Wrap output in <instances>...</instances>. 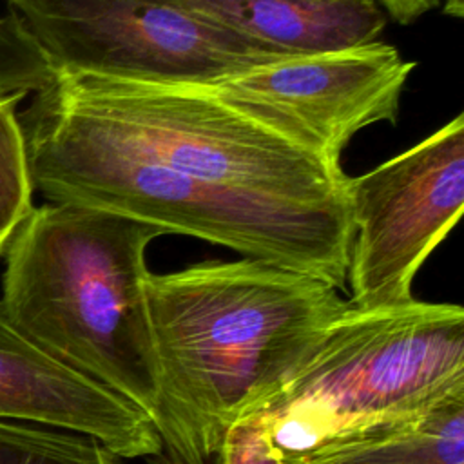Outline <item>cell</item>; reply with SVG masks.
I'll list each match as a JSON object with an SVG mask.
<instances>
[{
  "mask_svg": "<svg viewBox=\"0 0 464 464\" xmlns=\"http://www.w3.org/2000/svg\"><path fill=\"white\" fill-rule=\"evenodd\" d=\"M350 308L332 285L261 259L149 274L161 401L150 464H207L232 424L279 393Z\"/></svg>",
  "mask_w": 464,
  "mask_h": 464,
  "instance_id": "1",
  "label": "cell"
},
{
  "mask_svg": "<svg viewBox=\"0 0 464 464\" xmlns=\"http://www.w3.org/2000/svg\"><path fill=\"white\" fill-rule=\"evenodd\" d=\"M158 236L120 214L45 203L7 245L0 303L33 344L134 404L160 433L145 261Z\"/></svg>",
  "mask_w": 464,
  "mask_h": 464,
  "instance_id": "2",
  "label": "cell"
},
{
  "mask_svg": "<svg viewBox=\"0 0 464 464\" xmlns=\"http://www.w3.org/2000/svg\"><path fill=\"white\" fill-rule=\"evenodd\" d=\"M18 120L24 130L143 158L198 181L350 214L341 165L214 85L56 72Z\"/></svg>",
  "mask_w": 464,
  "mask_h": 464,
  "instance_id": "3",
  "label": "cell"
},
{
  "mask_svg": "<svg viewBox=\"0 0 464 464\" xmlns=\"http://www.w3.org/2000/svg\"><path fill=\"white\" fill-rule=\"evenodd\" d=\"M22 132L33 185L51 203L120 214L346 288L350 214L198 181L103 147Z\"/></svg>",
  "mask_w": 464,
  "mask_h": 464,
  "instance_id": "4",
  "label": "cell"
},
{
  "mask_svg": "<svg viewBox=\"0 0 464 464\" xmlns=\"http://www.w3.org/2000/svg\"><path fill=\"white\" fill-rule=\"evenodd\" d=\"M464 390V310L410 299L350 306L259 419L283 460L415 417Z\"/></svg>",
  "mask_w": 464,
  "mask_h": 464,
  "instance_id": "5",
  "label": "cell"
},
{
  "mask_svg": "<svg viewBox=\"0 0 464 464\" xmlns=\"http://www.w3.org/2000/svg\"><path fill=\"white\" fill-rule=\"evenodd\" d=\"M58 74L214 85L286 58L169 0H4Z\"/></svg>",
  "mask_w": 464,
  "mask_h": 464,
  "instance_id": "6",
  "label": "cell"
},
{
  "mask_svg": "<svg viewBox=\"0 0 464 464\" xmlns=\"http://www.w3.org/2000/svg\"><path fill=\"white\" fill-rule=\"evenodd\" d=\"M350 306L370 310L413 299L422 263L464 207V114L372 170L348 178Z\"/></svg>",
  "mask_w": 464,
  "mask_h": 464,
  "instance_id": "7",
  "label": "cell"
},
{
  "mask_svg": "<svg viewBox=\"0 0 464 464\" xmlns=\"http://www.w3.org/2000/svg\"><path fill=\"white\" fill-rule=\"evenodd\" d=\"M415 69L395 45H364L286 56L234 74L214 87L228 100L288 130L323 160L341 165L350 140L379 121H397Z\"/></svg>",
  "mask_w": 464,
  "mask_h": 464,
  "instance_id": "8",
  "label": "cell"
},
{
  "mask_svg": "<svg viewBox=\"0 0 464 464\" xmlns=\"http://www.w3.org/2000/svg\"><path fill=\"white\" fill-rule=\"evenodd\" d=\"M0 419L44 424L100 440L121 459H156L161 439L134 404L47 355L0 303Z\"/></svg>",
  "mask_w": 464,
  "mask_h": 464,
  "instance_id": "9",
  "label": "cell"
},
{
  "mask_svg": "<svg viewBox=\"0 0 464 464\" xmlns=\"http://www.w3.org/2000/svg\"><path fill=\"white\" fill-rule=\"evenodd\" d=\"M286 56L375 42L386 18L375 0H169Z\"/></svg>",
  "mask_w": 464,
  "mask_h": 464,
  "instance_id": "10",
  "label": "cell"
},
{
  "mask_svg": "<svg viewBox=\"0 0 464 464\" xmlns=\"http://www.w3.org/2000/svg\"><path fill=\"white\" fill-rule=\"evenodd\" d=\"M285 464H464V390L415 417L324 442Z\"/></svg>",
  "mask_w": 464,
  "mask_h": 464,
  "instance_id": "11",
  "label": "cell"
},
{
  "mask_svg": "<svg viewBox=\"0 0 464 464\" xmlns=\"http://www.w3.org/2000/svg\"><path fill=\"white\" fill-rule=\"evenodd\" d=\"M0 464H123V459L82 433L0 419Z\"/></svg>",
  "mask_w": 464,
  "mask_h": 464,
  "instance_id": "12",
  "label": "cell"
},
{
  "mask_svg": "<svg viewBox=\"0 0 464 464\" xmlns=\"http://www.w3.org/2000/svg\"><path fill=\"white\" fill-rule=\"evenodd\" d=\"M18 96L0 103V256L33 212V178L25 140L16 114Z\"/></svg>",
  "mask_w": 464,
  "mask_h": 464,
  "instance_id": "13",
  "label": "cell"
},
{
  "mask_svg": "<svg viewBox=\"0 0 464 464\" xmlns=\"http://www.w3.org/2000/svg\"><path fill=\"white\" fill-rule=\"evenodd\" d=\"M56 71L24 22L14 14H0V94L25 96L45 89Z\"/></svg>",
  "mask_w": 464,
  "mask_h": 464,
  "instance_id": "14",
  "label": "cell"
},
{
  "mask_svg": "<svg viewBox=\"0 0 464 464\" xmlns=\"http://www.w3.org/2000/svg\"><path fill=\"white\" fill-rule=\"evenodd\" d=\"M218 453L221 464H285L265 424L252 415L228 428Z\"/></svg>",
  "mask_w": 464,
  "mask_h": 464,
  "instance_id": "15",
  "label": "cell"
},
{
  "mask_svg": "<svg viewBox=\"0 0 464 464\" xmlns=\"http://www.w3.org/2000/svg\"><path fill=\"white\" fill-rule=\"evenodd\" d=\"M377 2V0H375ZM381 5L392 14V18L401 24H411L419 16L426 14L440 4V0H379Z\"/></svg>",
  "mask_w": 464,
  "mask_h": 464,
  "instance_id": "16",
  "label": "cell"
},
{
  "mask_svg": "<svg viewBox=\"0 0 464 464\" xmlns=\"http://www.w3.org/2000/svg\"><path fill=\"white\" fill-rule=\"evenodd\" d=\"M442 13H444L446 16L462 18V16H464V0H444V4H442Z\"/></svg>",
  "mask_w": 464,
  "mask_h": 464,
  "instance_id": "17",
  "label": "cell"
},
{
  "mask_svg": "<svg viewBox=\"0 0 464 464\" xmlns=\"http://www.w3.org/2000/svg\"><path fill=\"white\" fill-rule=\"evenodd\" d=\"M5 98H7V96H2V94H0V103H2Z\"/></svg>",
  "mask_w": 464,
  "mask_h": 464,
  "instance_id": "18",
  "label": "cell"
}]
</instances>
